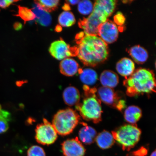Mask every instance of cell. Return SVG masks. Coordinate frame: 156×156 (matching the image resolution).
<instances>
[{
    "instance_id": "4dcf8cb0",
    "label": "cell",
    "mask_w": 156,
    "mask_h": 156,
    "mask_svg": "<svg viewBox=\"0 0 156 156\" xmlns=\"http://www.w3.org/2000/svg\"><path fill=\"white\" fill-rule=\"evenodd\" d=\"M80 1H67L68 3L70 4L71 5H75L79 3Z\"/></svg>"
},
{
    "instance_id": "30bf717a",
    "label": "cell",
    "mask_w": 156,
    "mask_h": 156,
    "mask_svg": "<svg viewBox=\"0 0 156 156\" xmlns=\"http://www.w3.org/2000/svg\"><path fill=\"white\" fill-rule=\"evenodd\" d=\"M119 34V28L112 21L107 20L99 27L98 36L107 44H111L116 41Z\"/></svg>"
},
{
    "instance_id": "6da1fadb",
    "label": "cell",
    "mask_w": 156,
    "mask_h": 156,
    "mask_svg": "<svg viewBox=\"0 0 156 156\" xmlns=\"http://www.w3.org/2000/svg\"><path fill=\"white\" fill-rule=\"evenodd\" d=\"M78 40L77 55L85 65L94 66L108 57L107 45L98 36L84 35Z\"/></svg>"
},
{
    "instance_id": "8992f818",
    "label": "cell",
    "mask_w": 156,
    "mask_h": 156,
    "mask_svg": "<svg viewBox=\"0 0 156 156\" xmlns=\"http://www.w3.org/2000/svg\"><path fill=\"white\" fill-rule=\"evenodd\" d=\"M115 140L124 150H129L139 142L141 130L133 124H126L112 133Z\"/></svg>"
},
{
    "instance_id": "44dd1931",
    "label": "cell",
    "mask_w": 156,
    "mask_h": 156,
    "mask_svg": "<svg viewBox=\"0 0 156 156\" xmlns=\"http://www.w3.org/2000/svg\"><path fill=\"white\" fill-rule=\"evenodd\" d=\"M129 52L133 59L138 64L145 63L149 57L147 51L139 45L132 47L130 49Z\"/></svg>"
},
{
    "instance_id": "f1b7e54d",
    "label": "cell",
    "mask_w": 156,
    "mask_h": 156,
    "mask_svg": "<svg viewBox=\"0 0 156 156\" xmlns=\"http://www.w3.org/2000/svg\"><path fill=\"white\" fill-rule=\"evenodd\" d=\"M15 2H17V1H10V0L0 1V8L5 9Z\"/></svg>"
},
{
    "instance_id": "8fae6325",
    "label": "cell",
    "mask_w": 156,
    "mask_h": 156,
    "mask_svg": "<svg viewBox=\"0 0 156 156\" xmlns=\"http://www.w3.org/2000/svg\"><path fill=\"white\" fill-rule=\"evenodd\" d=\"M64 156H84L86 150L77 138L67 139L62 144Z\"/></svg>"
},
{
    "instance_id": "9a60e30c",
    "label": "cell",
    "mask_w": 156,
    "mask_h": 156,
    "mask_svg": "<svg viewBox=\"0 0 156 156\" xmlns=\"http://www.w3.org/2000/svg\"><path fill=\"white\" fill-rule=\"evenodd\" d=\"M100 82L103 87L113 89L118 84L119 77L117 74L110 70L103 71L99 77Z\"/></svg>"
},
{
    "instance_id": "ac0fdd59",
    "label": "cell",
    "mask_w": 156,
    "mask_h": 156,
    "mask_svg": "<svg viewBox=\"0 0 156 156\" xmlns=\"http://www.w3.org/2000/svg\"><path fill=\"white\" fill-rule=\"evenodd\" d=\"M97 135L96 130L92 127L86 126L80 129L79 136L80 141L86 145H90L95 141Z\"/></svg>"
},
{
    "instance_id": "7c38bea8",
    "label": "cell",
    "mask_w": 156,
    "mask_h": 156,
    "mask_svg": "<svg viewBox=\"0 0 156 156\" xmlns=\"http://www.w3.org/2000/svg\"><path fill=\"white\" fill-rule=\"evenodd\" d=\"M60 69L61 73L67 76H73L79 73L80 69L77 62L71 58L62 60L60 64Z\"/></svg>"
},
{
    "instance_id": "7a4b0ae2",
    "label": "cell",
    "mask_w": 156,
    "mask_h": 156,
    "mask_svg": "<svg viewBox=\"0 0 156 156\" xmlns=\"http://www.w3.org/2000/svg\"><path fill=\"white\" fill-rule=\"evenodd\" d=\"M115 0H98L94 4L92 12L87 18L80 21L79 26L83 29L85 35L98 36L99 26L108 20L115 9Z\"/></svg>"
},
{
    "instance_id": "cb8c5ba5",
    "label": "cell",
    "mask_w": 156,
    "mask_h": 156,
    "mask_svg": "<svg viewBox=\"0 0 156 156\" xmlns=\"http://www.w3.org/2000/svg\"><path fill=\"white\" fill-rule=\"evenodd\" d=\"M94 8V4L90 1L83 0L80 1L78 3V10L81 14L90 15L92 12Z\"/></svg>"
},
{
    "instance_id": "d6986e66",
    "label": "cell",
    "mask_w": 156,
    "mask_h": 156,
    "mask_svg": "<svg viewBox=\"0 0 156 156\" xmlns=\"http://www.w3.org/2000/svg\"><path fill=\"white\" fill-rule=\"evenodd\" d=\"M79 73L81 81L86 86L94 85L98 80V75L95 70L90 68L80 69Z\"/></svg>"
},
{
    "instance_id": "ffe728a7",
    "label": "cell",
    "mask_w": 156,
    "mask_h": 156,
    "mask_svg": "<svg viewBox=\"0 0 156 156\" xmlns=\"http://www.w3.org/2000/svg\"><path fill=\"white\" fill-rule=\"evenodd\" d=\"M142 116L141 110L137 106H129L125 110V119L130 124H135L141 118Z\"/></svg>"
},
{
    "instance_id": "d6a6232c",
    "label": "cell",
    "mask_w": 156,
    "mask_h": 156,
    "mask_svg": "<svg viewBox=\"0 0 156 156\" xmlns=\"http://www.w3.org/2000/svg\"><path fill=\"white\" fill-rule=\"evenodd\" d=\"M55 30L58 32H60L62 30V27L60 26H57L56 27Z\"/></svg>"
},
{
    "instance_id": "4fadbf2b",
    "label": "cell",
    "mask_w": 156,
    "mask_h": 156,
    "mask_svg": "<svg viewBox=\"0 0 156 156\" xmlns=\"http://www.w3.org/2000/svg\"><path fill=\"white\" fill-rule=\"evenodd\" d=\"M116 69L122 76L129 77L134 71L135 64L130 58H123L117 63Z\"/></svg>"
},
{
    "instance_id": "d4e9b609",
    "label": "cell",
    "mask_w": 156,
    "mask_h": 156,
    "mask_svg": "<svg viewBox=\"0 0 156 156\" xmlns=\"http://www.w3.org/2000/svg\"><path fill=\"white\" fill-rule=\"evenodd\" d=\"M35 3L37 4L42 8L48 12L55 10L57 8L59 1L58 0H51V1H37Z\"/></svg>"
},
{
    "instance_id": "1f68e13d",
    "label": "cell",
    "mask_w": 156,
    "mask_h": 156,
    "mask_svg": "<svg viewBox=\"0 0 156 156\" xmlns=\"http://www.w3.org/2000/svg\"><path fill=\"white\" fill-rule=\"evenodd\" d=\"M63 9L65 11H68L70 9V7L69 5L67 3L65 4L63 7Z\"/></svg>"
},
{
    "instance_id": "4316f807",
    "label": "cell",
    "mask_w": 156,
    "mask_h": 156,
    "mask_svg": "<svg viewBox=\"0 0 156 156\" xmlns=\"http://www.w3.org/2000/svg\"><path fill=\"white\" fill-rule=\"evenodd\" d=\"M27 154V156H46L44 149L37 145L33 146L29 148Z\"/></svg>"
},
{
    "instance_id": "603a6c76",
    "label": "cell",
    "mask_w": 156,
    "mask_h": 156,
    "mask_svg": "<svg viewBox=\"0 0 156 156\" xmlns=\"http://www.w3.org/2000/svg\"><path fill=\"white\" fill-rule=\"evenodd\" d=\"M11 119V115L7 111H0V133H4L7 131L9 128V122Z\"/></svg>"
},
{
    "instance_id": "e0dca14e",
    "label": "cell",
    "mask_w": 156,
    "mask_h": 156,
    "mask_svg": "<svg viewBox=\"0 0 156 156\" xmlns=\"http://www.w3.org/2000/svg\"><path fill=\"white\" fill-rule=\"evenodd\" d=\"M32 11L36 16L37 22L43 26H48L51 22V17L49 13L35 3Z\"/></svg>"
},
{
    "instance_id": "3957f363",
    "label": "cell",
    "mask_w": 156,
    "mask_h": 156,
    "mask_svg": "<svg viewBox=\"0 0 156 156\" xmlns=\"http://www.w3.org/2000/svg\"><path fill=\"white\" fill-rule=\"evenodd\" d=\"M126 93L130 96L150 94L155 91L154 75L153 72L145 68H140L124 81Z\"/></svg>"
},
{
    "instance_id": "5bb4252c",
    "label": "cell",
    "mask_w": 156,
    "mask_h": 156,
    "mask_svg": "<svg viewBox=\"0 0 156 156\" xmlns=\"http://www.w3.org/2000/svg\"><path fill=\"white\" fill-rule=\"evenodd\" d=\"M64 102L69 106L76 105L79 103L80 94L76 88L68 87L64 90L63 94Z\"/></svg>"
},
{
    "instance_id": "5b68a950",
    "label": "cell",
    "mask_w": 156,
    "mask_h": 156,
    "mask_svg": "<svg viewBox=\"0 0 156 156\" xmlns=\"http://www.w3.org/2000/svg\"><path fill=\"white\" fill-rule=\"evenodd\" d=\"M92 90L90 93L85 91L86 97L82 102L76 105V108L84 119L97 123L101 120L102 106L100 100Z\"/></svg>"
},
{
    "instance_id": "484cf974",
    "label": "cell",
    "mask_w": 156,
    "mask_h": 156,
    "mask_svg": "<svg viewBox=\"0 0 156 156\" xmlns=\"http://www.w3.org/2000/svg\"><path fill=\"white\" fill-rule=\"evenodd\" d=\"M18 16L20 17L25 22L34 20L36 16L32 10L27 7L19 6Z\"/></svg>"
},
{
    "instance_id": "9c48e42d",
    "label": "cell",
    "mask_w": 156,
    "mask_h": 156,
    "mask_svg": "<svg viewBox=\"0 0 156 156\" xmlns=\"http://www.w3.org/2000/svg\"><path fill=\"white\" fill-rule=\"evenodd\" d=\"M97 94L99 100L105 104L115 107L119 110L125 107L124 101L120 100L119 95L112 88L104 87H99L97 90Z\"/></svg>"
},
{
    "instance_id": "52a82bcc",
    "label": "cell",
    "mask_w": 156,
    "mask_h": 156,
    "mask_svg": "<svg viewBox=\"0 0 156 156\" xmlns=\"http://www.w3.org/2000/svg\"><path fill=\"white\" fill-rule=\"evenodd\" d=\"M35 138L39 144L44 145H51L58 138L57 133L52 124L45 119L36 126Z\"/></svg>"
},
{
    "instance_id": "f546056e",
    "label": "cell",
    "mask_w": 156,
    "mask_h": 156,
    "mask_svg": "<svg viewBox=\"0 0 156 156\" xmlns=\"http://www.w3.org/2000/svg\"><path fill=\"white\" fill-rule=\"evenodd\" d=\"M14 27L15 30H19L22 28V25L20 23H16L14 24Z\"/></svg>"
},
{
    "instance_id": "836d02e7",
    "label": "cell",
    "mask_w": 156,
    "mask_h": 156,
    "mask_svg": "<svg viewBox=\"0 0 156 156\" xmlns=\"http://www.w3.org/2000/svg\"><path fill=\"white\" fill-rule=\"evenodd\" d=\"M156 151H155L153 152L150 156H156Z\"/></svg>"
},
{
    "instance_id": "ba28073f",
    "label": "cell",
    "mask_w": 156,
    "mask_h": 156,
    "mask_svg": "<svg viewBox=\"0 0 156 156\" xmlns=\"http://www.w3.org/2000/svg\"><path fill=\"white\" fill-rule=\"evenodd\" d=\"M49 52L56 59L63 60L77 55V48L71 47L61 38L52 43L49 48Z\"/></svg>"
},
{
    "instance_id": "277c9868",
    "label": "cell",
    "mask_w": 156,
    "mask_h": 156,
    "mask_svg": "<svg viewBox=\"0 0 156 156\" xmlns=\"http://www.w3.org/2000/svg\"><path fill=\"white\" fill-rule=\"evenodd\" d=\"M80 120V116L75 111L67 108L58 111L55 115L52 124L57 133L65 136L73 132Z\"/></svg>"
},
{
    "instance_id": "83f0119b",
    "label": "cell",
    "mask_w": 156,
    "mask_h": 156,
    "mask_svg": "<svg viewBox=\"0 0 156 156\" xmlns=\"http://www.w3.org/2000/svg\"><path fill=\"white\" fill-rule=\"evenodd\" d=\"M115 23L119 25L123 24L125 21V19L122 13L118 12L115 15L114 17Z\"/></svg>"
},
{
    "instance_id": "2e32d148",
    "label": "cell",
    "mask_w": 156,
    "mask_h": 156,
    "mask_svg": "<svg viewBox=\"0 0 156 156\" xmlns=\"http://www.w3.org/2000/svg\"><path fill=\"white\" fill-rule=\"evenodd\" d=\"M95 141L98 147L103 150L112 147L115 142L112 134L106 130H103L98 134Z\"/></svg>"
},
{
    "instance_id": "7402d4cb",
    "label": "cell",
    "mask_w": 156,
    "mask_h": 156,
    "mask_svg": "<svg viewBox=\"0 0 156 156\" xmlns=\"http://www.w3.org/2000/svg\"><path fill=\"white\" fill-rule=\"evenodd\" d=\"M76 19L73 13L65 11L62 13L58 17V22L61 27H70L75 24Z\"/></svg>"
}]
</instances>
